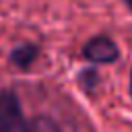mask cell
Here are the masks:
<instances>
[{
  "instance_id": "cell-5",
  "label": "cell",
  "mask_w": 132,
  "mask_h": 132,
  "mask_svg": "<svg viewBox=\"0 0 132 132\" xmlns=\"http://www.w3.org/2000/svg\"><path fill=\"white\" fill-rule=\"evenodd\" d=\"M124 4H126V6L130 8V10H132V0H124Z\"/></svg>"
},
{
  "instance_id": "cell-3",
  "label": "cell",
  "mask_w": 132,
  "mask_h": 132,
  "mask_svg": "<svg viewBox=\"0 0 132 132\" xmlns=\"http://www.w3.org/2000/svg\"><path fill=\"white\" fill-rule=\"evenodd\" d=\"M37 56H39V45H37V43H29V41H25V43L16 45V47L10 52L8 60H10L16 68H21V70H29V68L33 66V62L37 60Z\"/></svg>"
},
{
  "instance_id": "cell-2",
  "label": "cell",
  "mask_w": 132,
  "mask_h": 132,
  "mask_svg": "<svg viewBox=\"0 0 132 132\" xmlns=\"http://www.w3.org/2000/svg\"><path fill=\"white\" fill-rule=\"evenodd\" d=\"M82 56L91 64H111V62H116L120 58V47L116 45V41L111 37L95 35L85 43Z\"/></svg>"
},
{
  "instance_id": "cell-1",
  "label": "cell",
  "mask_w": 132,
  "mask_h": 132,
  "mask_svg": "<svg viewBox=\"0 0 132 132\" xmlns=\"http://www.w3.org/2000/svg\"><path fill=\"white\" fill-rule=\"evenodd\" d=\"M0 132H29V122L23 116L21 101L14 91H0Z\"/></svg>"
},
{
  "instance_id": "cell-4",
  "label": "cell",
  "mask_w": 132,
  "mask_h": 132,
  "mask_svg": "<svg viewBox=\"0 0 132 132\" xmlns=\"http://www.w3.org/2000/svg\"><path fill=\"white\" fill-rule=\"evenodd\" d=\"M29 132H62V128L47 116H37L29 122Z\"/></svg>"
},
{
  "instance_id": "cell-6",
  "label": "cell",
  "mask_w": 132,
  "mask_h": 132,
  "mask_svg": "<svg viewBox=\"0 0 132 132\" xmlns=\"http://www.w3.org/2000/svg\"><path fill=\"white\" fill-rule=\"evenodd\" d=\"M130 93H132V70H130Z\"/></svg>"
}]
</instances>
